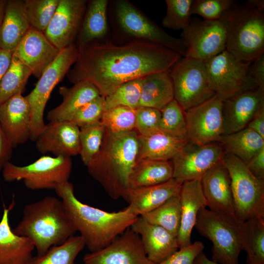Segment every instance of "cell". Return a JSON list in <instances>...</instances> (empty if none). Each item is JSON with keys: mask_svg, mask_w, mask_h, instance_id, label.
<instances>
[{"mask_svg": "<svg viewBox=\"0 0 264 264\" xmlns=\"http://www.w3.org/2000/svg\"><path fill=\"white\" fill-rule=\"evenodd\" d=\"M78 48L67 79L73 84L91 83L104 97L126 82L170 70L181 56L162 45L136 39L123 44L94 42Z\"/></svg>", "mask_w": 264, "mask_h": 264, "instance_id": "1", "label": "cell"}, {"mask_svg": "<svg viewBox=\"0 0 264 264\" xmlns=\"http://www.w3.org/2000/svg\"><path fill=\"white\" fill-rule=\"evenodd\" d=\"M76 230L90 252L101 250L129 228L138 217L127 207L109 212L85 204L75 196L73 184L61 183L54 189Z\"/></svg>", "mask_w": 264, "mask_h": 264, "instance_id": "2", "label": "cell"}, {"mask_svg": "<svg viewBox=\"0 0 264 264\" xmlns=\"http://www.w3.org/2000/svg\"><path fill=\"white\" fill-rule=\"evenodd\" d=\"M138 139L135 130L115 134L106 129L100 151L87 166L89 175L112 199L125 198L137 160Z\"/></svg>", "mask_w": 264, "mask_h": 264, "instance_id": "3", "label": "cell"}, {"mask_svg": "<svg viewBox=\"0 0 264 264\" xmlns=\"http://www.w3.org/2000/svg\"><path fill=\"white\" fill-rule=\"evenodd\" d=\"M13 231L30 240L37 255L61 244L76 232L61 199L51 196L25 205Z\"/></svg>", "mask_w": 264, "mask_h": 264, "instance_id": "4", "label": "cell"}, {"mask_svg": "<svg viewBox=\"0 0 264 264\" xmlns=\"http://www.w3.org/2000/svg\"><path fill=\"white\" fill-rule=\"evenodd\" d=\"M227 31L226 50L252 63L264 54V15L248 3L234 5L222 17Z\"/></svg>", "mask_w": 264, "mask_h": 264, "instance_id": "5", "label": "cell"}, {"mask_svg": "<svg viewBox=\"0 0 264 264\" xmlns=\"http://www.w3.org/2000/svg\"><path fill=\"white\" fill-rule=\"evenodd\" d=\"M222 162L227 168L236 216L241 222L251 218H264V180L255 177L246 164L225 152Z\"/></svg>", "mask_w": 264, "mask_h": 264, "instance_id": "6", "label": "cell"}, {"mask_svg": "<svg viewBox=\"0 0 264 264\" xmlns=\"http://www.w3.org/2000/svg\"><path fill=\"white\" fill-rule=\"evenodd\" d=\"M78 48L74 43L60 51L55 60L44 70L34 88L25 96L30 108V138L35 141L44 129V109L54 88L66 75L75 63Z\"/></svg>", "mask_w": 264, "mask_h": 264, "instance_id": "7", "label": "cell"}, {"mask_svg": "<svg viewBox=\"0 0 264 264\" xmlns=\"http://www.w3.org/2000/svg\"><path fill=\"white\" fill-rule=\"evenodd\" d=\"M72 167L70 157L44 155L25 166L16 165L9 161L1 173L5 181L22 180L31 190L55 189L59 184L68 181Z\"/></svg>", "mask_w": 264, "mask_h": 264, "instance_id": "8", "label": "cell"}, {"mask_svg": "<svg viewBox=\"0 0 264 264\" xmlns=\"http://www.w3.org/2000/svg\"><path fill=\"white\" fill-rule=\"evenodd\" d=\"M169 73L174 99L184 111L215 95L210 86L204 61L184 57L172 67Z\"/></svg>", "mask_w": 264, "mask_h": 264, "instance_id": "9", "label": "cell"}, {"mask_svg": "<svg viewBox=\"0 0 264 264\" xmlns=\"http://www.w3.org/2000/svg\"><path fill=\"white\" fill-rule=\"evenodd\" d=\"M205 63L210 86L222 101L258 88L248 75L251 63L240 60L226 49Z\"/></svg>", "mask_w": 264, "mask_h": 264, "instance_id": "10", "label": "cell"}, {"mask_svg": "<svg viewBox=\"0 0 264 264\" xmlns=\"http://www.w3.org/2000/svg\"><path fill=\"white\" fill-rule=\"evenodd\" d=\"M195 227L212 242L213 261L219 264H239L242 248L238 229L206 207L198 212Z\"/></svg>", "mask_w": 264, "mask_h": 264, "instance_id": "11", "label": "cell"}, {"mask_svg": "<svg viewBox=\"0 0 264 264\" xmlns=\"http://www.w3.org/2000/svg\"><path fill=\"white\" fill-rule=\"evenodd\" d=\"M115 14L119 25L128 35L136 40L162 45L185 56L186 48L181 38L169 35L130 1L117 0Z\"/></svg>", "mask_w": 264, "mask_h": 264, "instance_id": "12", "label": "cell"}, {"mask_svg": "<svg viewBox=\"0 0 264 264\" xmlns=\"http://www.w3.org/2000/svg\"><path fill=\"white\" fill-rule=\"evenodd\" d=\"M181 36L186 48L184 57L205 62L226 49L227 31L222 19L191 20Z\"/></svg>", "mask_w": 264, "mask_h": 264, "instance_id": "13", "label": "cell"}, {"mask_svg": "<svg viewBox=\"0 0 264 264\" xmlns=\"http://www.w3.org/2000/svg\"><path fill=\"white\" fill-rule=\"evenodd\" d=\"M224 153L218 142L198 145L188 141L171 160L173 178L181 183L200 179L222 161Z\"/></svg>", "mask_w": 264, "mask_h": 264, "instance_id": "14", "label": "cell"}, {"mask_svg": "<svg viewBox=\"0 0 264 264\" xmlns=\"http://www.w3.org/2000/svg\"><path fill=\"white\" fill-rule=\"evenodd\" d=\"M223 101L217 95L185 111L188 141L198 145L218 142L223 134Z\"/></svg>", "mask_w": 264, "mask_h": 264, "instance_id": "15", "label": "cell"}, {"mask_svg": "<svg viewBox=\"0 0 264 264\" xmlns=\"http://www.w3.org/2000/svg\"><path fill=\"white\" fill-rule=\"evenodd\" d=\"M200 182L206 207L239 230L242 222L236 216L230 175L222 161L210 169Z\"/></svg>", "mask_w": 264, "mask_h": 264, "instance_id": "16", "label": "cell"}, {"mask_svg": "<svg viewBox=\"0 0 264 264\" xmlns=\"http://www.w3.org/2000/svg\"><path fill=\"white\" fill-rule=\"evenodd\" d=\"M88 0H60L45 31L60 51L74 44L79 33Z\"/></svg>", "mask_w": 264, "mask_h": 264, "instance_id": "17", "label": "cell"}, {"mask_svg": "<svg viewBox=\"0 0 264 264\" xmlns=\"http://www.w3.org/2000/svg\"><path fill=\"white\" fill-rule=\"evenodd\" d=\"M84 264H155L148 258L139 235L130 227L105 248L85 254Z\"/></svg>", "mask_w": 264, "mask_h": 264, "instance_id": "18", "label": "cell"}, {"mask_svg": "<svg viewBox=\"0 0 264 264\" xmlns=\"http://www.w3.org/2000/svg\"><path fill=\"white\" fill-rule=\"evenodd\" d=\"M263 108L264 89L260 88L242 91L223 101V135L246 128Z\"/></svg>", "mask_w": 264, "mask_h": 264, "instance_id": "19", "label": "cell"}, {"mask_svg": "<svg viewBox=\"0 0 264 264\" xmlns=\"http://www.w3.org/2000/svg\"><path fill=\"white\" fill-rule=\"evenodd\" d=\"M80 128L69 121H50L39 134L36 148L41 154L71 157L79 154Z\"/></svg>", "mask_w": 264, "mask_h": 264, "instance_id": "20", "label": "cell"}, {"mask_svg": "<svg viewBox=\"0 0 264 264\" xmlns=\"http://www.w3.org/2000/svg\"><path fill=\"white\" fill-rule=\"evenodd\" d=\"M59 52L44 32L31 27L13 54L39 78Z\"/></svg>", "mask_w": 264, "mask_h": 264, "instance_id": "21", "label": "cell"}, {"mask_svg": "<svg viewBox=\"0 0 264 264\" xmlns=\"http://www.w3.org/2000/svg\"><path fill=\"white\" fill-rule=\"evenodd\" d=\"M31 111L22 94H17L0 106V126L12 147L30 138Z\"/></svg>", "mask_w": 264, "mask_h": 264, "instance_id": "22", "label": "cell"}, {"mask_svg": "<svg viewBox=\"0 0 264 264\" xmlns=\"http://www.w3.org/2000/svg\"><path fill=\"white\" fill-rule=\"evenodd\" d=\"M130 228L139 235L148 258L155 264L165 260L179 249L176 236L141 216L138 217Z\"/></svg>", "mask_w": 264, "mask_h": 264, "instance_id": "23", "label": "cell"}, {"mask_svg": "<svg viewBox=\"0 0 264 264\" xmlns=\"http://www.w3.org/2000/svg\"><path fill=\"white\" fill-rule=\"evenodd\" d=\"M182 184L172 178L157 185L129 188L124 199L128 202L127 207L133 215L141 216L178 195Z\"/></svg>", "mask_w": 264, "mask_h": 264, "instance_id": "24", "label": "cell"}, {"mask_svg": "<svg viewBox=\"0 0 264 264\" xmlns=\"http://www.w3.org/2000/svg\"><path fill=\"white\" fill-rule=\"evenodd\" d=\"M181 206V221L177 240L179 248L190 244L191 235L199 210L206 207L200 179L182 184L179 193Z\"/></svg>", "mask_w": 264, "mask_h": 264, "instance_id": "25", "label": "cell"}, {"mask_svg": "<svg viewBox=\"0 0 264 264\" xmlns=\"http://www.w3.org/2000/svg\"><path fill=\"white\" fill-rule=\"evenodd\" d=\"M13 202L4 207L0 220V264H27L35 247L28 238L19 236L11 229L9 221Z\"/></svg>", "mask_w": 264, "mask_h": 264, "instance_id": "26", "label": "cell"}, {"mask_svg": "<svg viewBox=\"0 0 264 264\" xmlns=\"http://www.w3.org/2000/svg\"><path fill=\"white\" fill-rule=\"evenodd\" d=\"M30 27L23 1L6 0L0 24V49L13 53Z\"/></svg>", "mask_w": 264, "mask_h": 264, "instance_id": "27", "label": "cell"}, {"mask_svg": "<svg viewBox=\"0 0 264 264\" xmlns=\"http://www.w3.org/2000/svg\"><path fill=\"white\" fill-rule=\"evenodd\" d=\"M59 92L63 101L47 113L49 121H68L78 109L100 95L96 88L87 81L77 82L70 88L61 87Z\"/></svg>", "mask_w": 264, "mask_h": 264, "instance_id": "28", "label": "cell"}, {"mask_svg": "<svg viewBox=\"0 0 264 264\" xmlns=\"http://www.w3.org/2000/svg\"><path fill=\"white\" fill-rule=\"evenodd\" d=\"M137 160H171L188 140L158 130L149 134L138 135Z\"/></svg>", "mask_w": 264, "mask_h": 264, "instance_id": "29", "label": "cell"}, {"mask_svg": "<svg viewBox=\"0 0 264 264\" xmlns=\"http://www.w3.org/2000/svg\"><path fill=\"white\" fill-rule=\"evenodd\" d=\"M108 0H88L78 35L77 46L97 42L107 34Z\"/></svg>", "mask_w": 264, "mask_h": 264, "instance_id": "30", "label": "cell"}, {"mask_svg": "<svg viewBox=\"0 0 264 264\" xmlns=\"http://www.w3.org/2000/svg\"><path fill=\"white\" fill-rule=\"evenodd\" d=\"M170 70L152 73L143 78L139 107L161 110L174 99Z\"/></svg>", "mask_w": 264, "mask_h": 264, "instance_id": "31", "label": "cell"}, {"mask_svg": "<svg viewBox=\"0 0 264 264\" xmlns=\"http://www.w3.org/2000/svg\"><path fill=\"white\" fill-rule=\"evenodd\" d=\"M171 160H137L130 174L129 188L154 185L173 178Z\"/></svg>", "mask_w": 264, "mask_h": 264, "instance_id": "32", "label": "cell"}, {"mask_svg": "<svg viewBox=\"0 0 264 264\" xmlns=\"http://www.w3.org/2000/svg\"><path fill=\"white\" fill-rule=\"evenodd\" d=\"M218 143L225 152L233 154L245 164L264 148V138L247 127L234 133L222 135Z\"/></svg>", "mask_w": 264, "mask_h": 264, "instance_id": "33", "label": "cell"}, {"mask_svg": "<svg viewBox=\"0 0 264 264\" xmlns=\"http://www.w3.org/2000/svg\"><path fill=\"white\" fill-rule=\"evenodd\" d=\"M239 233L247 263L264 264V218H253L243 222Z\"/></svg>", "mask_w": 264, "mask_h": 264, "instance_id": "34", "label": "cell"}, {"mask_svg": "<svg viewBox=\"0 0 264 264\" xmlns=\"http://www.w3.org/2000/svg\"><path fill=\"white\" fill-rule=\"evenodd\" d=\"M85 247L82 237L73 235L61 244L51 247L43 254L32 257L27 264H77L75 259Z\"/></svg>", "mask_w": 264, "mask_h": 264, "instance_id": "35", "label": "cell"}, {"mask_svg": "<svg viewBox=\"0 0 264 264\" xmlns=\"http://www.w3.org/2000/svg\"><path fill=\"white\" fill-rule=\"evenodd\" d=\"M31 75L30 69L13 54L10 65L0 81V106L13 96L22 94Z\"/></svg>", "mask_w": 264, "mask_h": 264, "instance_id": "36", "label": "cell"}, {"mask_svg": "<svg viewBox=\"0 0 264 264\" xmlns=\"http://www.w3.org/2000/svg\"><path fill=\"white\" fill-rule=\"evenodd\" d=\"M141 217L151 223L164 228L177 237L181 221L179 194L172 197L156 208Z\"/></svg>", "mask_w": 264, "mask_h": 264, "instance_id": "37", "label": "cell"}, {"mask_svg": "<svg viewBox=\"0 0 264 264\" xmlns=\"http://www.w3.org/2000/svg\"><path fill=\"white\" fill-rule=\"evenodd\" d=\"M105 128L100 122L80 128L79 153L84 164L87 166L100 151Z\"/></svg>", "mask_w": 264, "mask_h": 264, "instance_id": "38", "label": "cell"}, {"mask_svg": "<svg viewBox=\"0 0 264 264\" xmlns=\"http://www.w3.org/2000/svg\"><path fill=\"white\" fill-rule=\"evenodd\" d=\"M60 0H24V10L31 27L44 32Z\"/></svg>", "mask_w": 264, "mask_h": 264, "instance_id": "39", "label": "cell"}, {"mask_svg": "<svg viewBox=\"0 0 264 264\" xmlns=\"http://www.w3.org/2000/svg\"><path fill=\"white\" fill-rule=\"evenodd\" d=\"M143 78L123 84L111 94L105 97V110L118 106L134 110L139 107Z\"/></svg>", "mask_w": 264, "mask_h": 264, "instance_id": "40", "label": "cell"}, {"mask_svg": "<svg viewBox=\"0 0 264 264\" xmlns=\"http://www.w3.org/2000/svg\"><path fill=\"white\" fill-rule=\"evenodd\" d=\"M161 111L159 130L169 134L188 140L185 111L173 99Z\"/></svg>", "mask_w": 264, "mask_h": 264, "instance_id": "41", "label": "cell"}, {"mask_svg": "<svg viewBox=\"0 0 264 264\" xmlns=\"http://www.w3.org/2000/svg\"><path fill=\"white\" fill-rule=\"evenodd\" d=\"M135 110L123 106L109 109L103 113L100 122L106 130L115 134L135 130Z\"/></svg>", "mask_w": 264, "mask_h": 264, "instance_id": "42", "label": "cell"}, {"mask_svg": "<svg viewBox=\"0 0 264 264\" xmlns=\"http://www.w3.org/2000/svg\"><path fill=\"white\" fill-rule=\"evenodd\" d=\"M167 11L162 20L164 27L174 30H184L190 24L191 7L193 0H166Z\"/></svg>", "mask_w": 264, "mask_h": 264, "instance_id": "43", "label": "cell"}, {"mask_svg": "<svg viewBox=\"0 0 264 264\" xmlns=\"http://www.w3.org/2000/svg\"><path fill=\"white\" fill-rule=\"evenodd\" d=\"M232 0H195L191 7V14L197 15L205 21L222 18L234 5Z\"/></svg>", "mask_w": 264, "mask_h": 264, "instance_id": "44", "label": "cell"}, {"mask_svg": "<svg viewBox=\"0 0 264 264\" xmlns=\"http://www.w3.org/2000/svg\"><path fill=\"white\" fill-rule=\"evenodd\" d=\"M105 111V97L100 95L78 109L68 121L80 128L100 122Z\"/></svg>", "mask_w": 264, "mask_h": 264, "instance_id": "45", "label": "cell"}, {"mask_svg": "<svg viewBox=\"0 0 264 264\" xmlns=\"http://www.w3.org/2000/svg\"><path fill=\"white\" fill-rule=\"evenodd\" d=\"M135 110V130L139 135H146L159 130L160 110L150 107H139Z\"/></svg>", "mask_w": 264, "mask_h": 264, "instance_id": "46", "label": "cell"}, {"mask_svg": "<svg viewBox=\"0 0 264 264\" xmlns=\"http://www.w3.org/2000/svg\"><path fill=\"white\" fill-rule=\"evenodd\" d=\"M204 249L202 242L196 241L179 248L168 258L156 264H193L196 258Z\"/></svg>", "mask_w": 264, "mask_h": 264, "instance_id": "47", "label": "cell"}, {"mask_svg": "<svg viewBox=\"0 0 264 264\" xmlns=\"http://www.w3.org/2000/svg\"><path fill=\"white\" fill-rule=\"evenodd\" d=\"M248 75L257 87L264 89V54L251 63Z\"/></svg>", "mask_w": 264, "mask_h": 264, "instance_id": "48", "label": "cell"}, {"mask_svg": "<svg viewBox=\"0 0 264 264\" xmlns=\"http://www.w3.org/2000/svg\"><path fill=\"white\" fill-rule=\"evenodd\" d=\"M246 165L255 177L264 180V148L253 156Z\"/></svg>", "mask_w": 264, "mask_h": 264, "instance_id": "49", "label": "cell"}, {"mask_svg": "<svg viewBox=\"0 0 264 264\" xmlns=\"http://www.w3.org/2000/svg\"><path fill=\"white\" fill-rule=\"evenodd\" d=\"M13 147L8 141L0 126V172L4 165L10 161Z\"/></svg>", "mask_w": 264, "mask_h": 264, "instance_id": "50", "label": "cell"}, {"mask_svg": "<svg viewBox=\"0 0 264 264\" xmlns=\"http://www.w3.org/2000/svg\"><path fill=\"white\" fill-rule=\"evenodd\" d=\"M247 127L254 131L264 138V108L256 114Z\"/></svg>", "mask_w": 264, "mask_h": 264, "instance_id": "51", "label": "cell"}, {"mask_svg": "<svg viewBox=\"0 0 264 264\" xmlns=\"http://www.w3.org/2000/svg\"><path fill=\"white\" fill-rule=\"evenodd\" d=\"M13 53L0 49V81L10 65Z\"/></svg>", "mask_w": 264, "mask_h": 264, "instance_id": "52", "label": "cell"}, {"mask_svg": "<svg viewBox=\"0 0 264 264\" xmlns=\"http://www.w3.org/2000/svg\"><path fill=\"white\" fill-rule=\"evenodd\" d=\"M193 264H219L209 259L203 252L199 253L196 258Z\"/></svg>", "mask_w": 264, "mask_h": 264, "instance_id": "53", "label": "cell"}, {"mask_svg": "<svg viewBox=\"0 0 264 264\" xmlns=\"http://www.w3.org/2000/svg\"><path fill=\"white\" fill-rule=\"evenodd\" d=\"M247 3L252 7L264 12V1L263 0H250Z\"/></svg>", "mask_w": 264, "mask_h": 264, "instance_id": "54", "label": "cell"}, {"mask_svg": "<svg viewBox=\"0 0 264 264\" xmlns=\"http://www.w3.org/2000/svg\"><path fill=\"white\" fill-rule=\"evenodd\" d=\"M6 0H0V24L2 22L4 12Z\"/></svg>", "mask_w": 264, "mask_h": 264, "instance_id": "55", "label": "cell"}]
</instances>
